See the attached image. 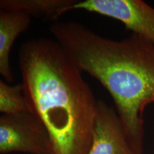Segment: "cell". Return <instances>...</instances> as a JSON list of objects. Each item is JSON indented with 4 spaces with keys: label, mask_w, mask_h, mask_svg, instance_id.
Returning <instances> with one entry per match:
<instances>
[{
    "label": "cell",
    "mask_w": 154,
    "mask_h": 154,
    "mask_svg": "<svg viewBox=\"0 0 154 154\" xmlns=\"http://www.w3.org/2000/svg\"><path fill=\"white\" fill-rule=\"evenodd\" d=\"M25 94L49 134L51 154H88L98 101L82 71L51 38H35L19 49Z\"/></svg>",
    "instance_id": "1"
},
{
    "label": "cell",
    "mask_w": 154,
    "mask_h": 154,
    "mask_svg": "<svg viewBox=\"0 0 154 154\" xmlns=\"http://www.w3.org/2000/svg\"><path fill=\"white\" fill-rule=\"evenodd\" d=\"M49 31L82 72L109 91L132 149L143 154V113L154 102L153 44L134 33L111 39L74 21L56 22Z\"/></svg>",
    "instance_id": "2"
},
{
    "label": "cell",
    "mask_w": 154,
    "mask_h": 154,
    "mask_svg": "<svg viewBox=\"0 0 154 154\" xmlns=\"http://www.w3.org/2000/svg\"><path fill=\"white\" fill-rule=\"evenodd\" d=\"M51 154L49 134L32 112L0 116V153Z\"/></svg>",
    "instance_id": "3"
},
{
    "label": "cell",
    "mask_w": 154,
    "mask_h": 154,
    "mask_svg": "<svg viewBox=\"0 0 154 154\" xmlns=\"http://www.w3.org/2000/svg\"><path fill=\"white\" fill-rule=\"evenodd\" d=\"M75 9L97 13L118 20L132 33L154 45V7L142 0H77L66 12Z\"/></svg>",
    "instance_id": "4"
},
{
    "label": "cell",
    "mask_w": 154,
    "mask_h": 154,
    "mask_svg": "<svg viewBox=\"0 0 154 154\" xmlns=\"http://www.w3.org/2000/svg\"><path fill=\"white\" fill-rule=\"evenodd\" d=\"M88 154H135L116 111L103 100L98 101L93 139Z\"/></svg>",
    "instance_id": "5"
},
{
    "label": "cell",
    "mask_w": 154,
    "mask_h": 154,
    "mask_svg": "<svg viewBox=\"0 0 154 154\" xmlns=\"http://www.w3.org/2000/svg\"><path fill=\"white\" fill-rule=\"evenodd\" d=\"M32 19L22 11L0 10V74L9 83L13 82L10 66L11 47L19 34L29 27Z\"/></svg>",
    "instance_id": "6"
},
{
    "label": "cell",
    "mask_w": 154,
    "mask_h": 154,
    "mask_svg": "<svg viewBox=\"0 0 154 154\" xmlns=\"http://www.w3.org/2000/svg\"><path fill=\"white\" fill-rule=\"evenodd\" d=\"M77 0H1L0 10L22 11L32 17L57 20Z\"/></svg>",
    "instance_id": "7"
},
{
    "label": "cell",
    "mask_w": 154,
    "mask_h": 154,
    "mask_svg": "<svg viewBox=\"0 0 154 154\" xmlns=\"http://www.w3.org/2000/svg\"><path fill=\"white\" fill-rule=\"evenodd\" d=\"M0 111L8 115L34 113L22 83L11 86L0 80Z\"/></svg>",
    "instance_id": "8"
},
{
    "label": "cell",
    "mask_w": 154,
    "mask_h": 154,
    "mask_svg": "<svg viewBox=\"0 0 154 154\" xmlns=\"http://www.w3.org/2000/svg\"><path fill=\"white\" fill-rule=\"evenodd\" d=\"M153 154H154V150H153Z\"/></svg>",
    "instance_id": "9"
}]
</instances>
